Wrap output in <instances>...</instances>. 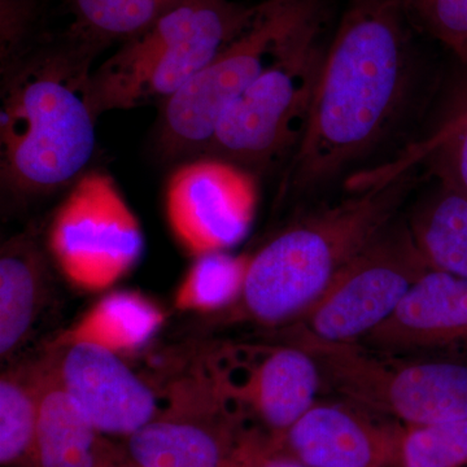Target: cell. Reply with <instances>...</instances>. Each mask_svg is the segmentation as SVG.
<instances>
[{"label": "cell", "mask_w": 467, "mask_h": 467, "mask_svg": "<svg viewBox=\"0 0 467 467\" xmlns=\"http://www.w3.org/2000/svg\"><path fill=\"white\" fill-rule=\"evenodd\" d=\"M414 30L400 0H346L281 196L350 182L395 140L422 82Z\"/></svg>", "instance_id": "6da1fadb"}, {"label": "cell", "mask_w": 467, "mask_h": 467, "mask_svg": "<svg viewBox=\"0 0 467 467\" xmlns=\"http://www.w3.org/2000/svg\"><path fill=\"white\" fill-rule=\"evenodd\" d=\"M103 50L64 32L46 34L2 72L0 183L27 202L72 187L97 147L92 63Z\"/></svg>", "instance_id": "7a4b0ae2"}, {"label": "cell", "mask_w": 467, "mask_h": 467, "mask_svg": "<svg viewBox=\"0 0 467 467\" xmlns=\"http://www.w3.org/2000/svg\"><path fill=\"white\" fill-rule=\"evenodd\" d=\"M416 184L399 169L353 195L285 227L252 254L233 322L287 327L303 317L344 267L398 216Z\"/></svg>", "instance_id": "3957f363"}, {"label": "cell", "mask_w": 467, "mask_h": 467, "mask_svg": "<svg viewBox=\"0 0 467 467\" xmlns=\"http://www.w3.org/2000/svg\"><path fill=\"white\" fill-rule=\"evenodd\" d=\"M264 2L183 0L92 72L98 116L167 101L259 16Z\"/></svg>", "instance_id": "277c9868"}, {"label": "cell", "mask_w": 467, "mask_h": 467, "mask_svg": "<svg viewBox=\"0 0 467 467\" xmlns=\"http://www.w3.org/2000/svg\"><path fill=\"white\" fill-rule=\"evenodd\" d=\"M279 340L297 344L317 362L324 389L374 416L401 425L467 418V362L441 356L398 355L365 344L333 343L297 328Z\"/></svg>", "instance_id": "5b68a950"}, {"label": "cell", "mask_w": 467, "mask_h": 467, "mask_svg": "<svg viewBox=\"0 0 467 467\" xmlns=\"http://www.w3.org/2000/svg\"><path fill=\"white\" fill-rule=\"evenodd\" d=\"M324 12L321 0H265L256 20L162 103L156 135L161 155L205 152L227 109Z\"/></svg>", "instance_id": "8992f818"}, {"label": "cell", "mask_w": 467, "mask_h": 467, "mask_svg": "<svg viewBox=\"0 0 467 467\" xmlns=\"http://www.w3.org/2000/svg\"><path fill=\"white\" fill-rule=\"evenodd\" d=\"M326 14L227 109L204 153L247 171L294 155L306 134L328 43Z\"/></svg>", "instance_id": "52a82bcc"}, {"label": "cell", "mask_w": 467, "mask_h": 467, "mask_svg": "<svg viewBox=\"0 0 467 467\" xmlns=\"http://www.w3.org/2000/svg\"><path fill=\"white\" fill-rule=\"evenodd\" d=\"M46 247L69 284L98 292L115 285L137 265L144 239L113 178L90 171L69 187L58 205Z\"/></svg>", "instance_id": "ba28073f"}, {"label": "cell", "mask_w": 467, "mask_h": 467, "mask_svg": "<svg viewBox=\"0 0 467 467\" xmlns=\"http://www.w3.org/2000/svg\"><path fill=\"white\" fill-rule=\"evenodd\" d=\"M429 269L408 223L395 220L344 267L317 303L287 327L325 342H359L395 312Z\"/></svg>", "instance_id": "9c48e42d"}, {"label": "cell", "mask_w": 467, "mask_h": 467, "mask_svg": "<svg viewBox=\"0 0 467 467\" xmlns=\"http://www.w3.org/2000/svg\"><path fill=\"white\" fill-rule=\"evenodd\" d=\"M227 409L256 420L269 438L290 429L318 401L324 380L316 359L297 344L223 343L202 355Z\"/></svg>", "instance_id": "30bf717a"}, {"label": "cell", "mask_w": 467, "mask_h": 467, "mask_svg": "<svg viewBox=\"0 0 467 467\" xmlns=\"http://www.w3.org/2000/svg\"><path fill=\"white\" fill-rule=\"evenodd\" d=\"M244 429L221 400L199 358L169 380L158 417L126 438L124 448L142 467H242Z\"/></svg>", "instance_id": "8fae6325"}, {"label": "cell", "mask_w": 467, "mask_h": 467, "mask_svg": "<svg viewBox=\"0 0 467 467\" xmlns=\"http://www.w3.org/2000/svg\"><path fill=\"white\" fill-rule=\"evenodd\" d=\"M171 232L193 256L223 252L247 235L257 204L250 171L218 158L175 169L165 195Z\"/></svg>", "instance_id": "7c38bea8"}, {"label": "cell", "mask_w": 467, "mask_h": 467, "mask_svg": "<svg viewBox=\"0 0 467 467\" xmlns=\"http://www.w3.org/2000/svg\"><path fill=\"white\" fill-rule=\"evenodd\" d=\"M45 352L64 389L101 434L129 438L161 410V393L119 353L91 343L46 347Z\"/></svg>", "instance_id": "4fadbf2b"}, {"label": "cell", "mask_w": 467, "mask_h": 467, "mask_svg": "<svg viewBox=\"0 0 467 467\" xmlns=\"http://www.w3.org/2000/svg\"><path fill=\"white\" fill-rule=\"evenodd\" d=\"M401 423L347 401H317L281 435L273 450L312 467H396Z\"/></svg>", "instance_id": "5bb4252c"}, {"label": "cell", "mask_w": 467, "mask_h": 467, "mask_svg": "<svg viewBox=\"0 0 467 467\" xmlns=\"http://www.w3.org/2000/svg\"><path fill=\"white\" fill-rule=\"evenodd\" d=\"M359 343L398 355L467 349V278L429 269Z\"/></svg>", "instance_id": "9a60e30c"}, {"label": "cell", "mask_w": 467, "mask_h": 467, "mask_svg": "<svg viewBox=\"0 0 467 467\" xmlns=\"http://www.w3.org/2000/svg\"><path fill=\"white\" fill-rule=\"evenodd\" d=\"M54 292L47 250L34 232L3 243L0 251V358L7 365L36 334Z\"/></svg>", "instance_id": "2e32d148"}, {"label": "cell", "mask_w": 467, "mask_h": 467, "mask_svg": "<svg viewBox=\"0 0 467 467\" xmlns=\"http://www.w3.org/2000/svg\"><path fill=\"white\" fill-rule=\"evenodd\" d=\"M36 457L39 467H113L122 447L92 425L67 392L50 356L41 358Z\"/></svg>", "instance_id": "e0dca14e"}, {"label": "cell", "mask_w": 467, "mask_h": 467, "mask_svg": "<svg viewBox=\"0 0 467 467\" xmlns=\"http://www.w3.org/2000/svg\"><path fill=\"white\" fill-rule=\"evenodd\" d=\"M164 312L135 291H115L98 301L78 322L57 335L47 348L69 343H91L119 353L137 352L164 324Z\"/></svg>", "instance_id": "ac0fdd59"}, {"label": "cell", "mask_w": 467, "mask_h": 467, "mask_svg": "<svg viewBox=\"0 0 467 467\" xmlns=\"http://www.w3.org/2000/svg\"><path fill=\"white\" fill-rule=\"evenodd\" d=\"M408 226L430 269L467 278L465 195L438 180L435 189L417 202Z\"/></svg>", "instance_id": "d6986e66"}, {"label": "cell", "mask_w": 467, "mask_h": 467, "mask_svg": "<svg viewBox=\"0 0 467 467\" xmlns=\"http://www.w3.org/2000/svg\"><path fill=\"white\" fill-rule=\"evenodd\" d=\"M41 361L9 364L0 378V463L39 467L36 457Z\"/></svg>", "instance_id": "ffe728a7"}, {"label": "cell", "mask_w": 467, "mask_h": 467, "mask_svg": "<svg viewBox=\"0 0 467 467\" xmlns=\"http://www.w3.org/2000/svg\"><path fill=\"white\" fill-rule=\"evenodd\" d=\"M183 0H67L66 32L99 47L122 43L142 32Z\"/></svg>", "instance_id": "44dd1931"}, {"label": "cell", "mask_w": 467, "mask_h": 467, "mask_svg": "<svg viewBox=\"0 0 467 467\" xmlns=\"http://www.w3.org/2000/svg\"><path fill=\"white\" fill-rule=\"evenodd\" d=\"M251 254L232 256L225 252L198 256L175 294L181 312H223L241 296Z\"/></svg>", "instance_id": "7402d4cb"}, {"label": "cell", "mask_w": 467, "mask_h": 467, "mask_svg": "<svg viewBox=\"0 0 467 467\" xmlns=\"http://www.w3.org/2000/svg\"><path fill=\"white\" fill-rule=\"evenodd\" d=\"M396 467H467V418L402 425Z\"/></svg>", "instance_id": "603a6c76"}, {"label": "cell", "mask_w": 467, "mask_h": 467, "mask_svg": "<svg viewBox=\"0 0 467 467\" xmlns=\"http://www.w3.org/2000/svg\"><path fill=\"white\" fill-rule=\"evenodd\" d=\"M420 32L451 48L467 64V0H400Z\"/></svg>", "instance_id": "cb8c5ba5"}, {"label": "cell", "mask_w": 467, "mask_h": 467, "mask_svg": "<svg viewBox=\"0 0 467 467\" xmlns=\"http://www.w3.org/2000/svg\"><path fill=\"white\" fill-rule=\"evenodd\" d=\"M42 0H0V72L41 42Z\"/></svg>", "instance_id": "d4e9b609"}, {"label": "cell", "mask_w": 467, "mask_h": 467, "mask_svg": "<svg viewBox=\"0 0 467 467\" xmlns=\"http://www.w3.org/2000/svg\"><path fill=\"white\" fill-rule=\"evenodd\" d=\"M427 150L431 153L435 177L467 198V106Z\"/></svg>", "instance_id": "484cf974"}, {"label": "cell", "mask_w": 467, "mask_h": 467, "mask_svg": "<svg viewBox=\"0 0 467 467\" xmlns=\"http://www.w3.org/2000/svg\"><path fill=\"white\" fill-rule=\"evenodd\" d=\"M242 467H312L273 450L265 434L256 429H244L239 441Z\"/></svg>", "instance_id": "4316f807"}]
</instances>
